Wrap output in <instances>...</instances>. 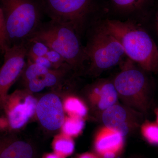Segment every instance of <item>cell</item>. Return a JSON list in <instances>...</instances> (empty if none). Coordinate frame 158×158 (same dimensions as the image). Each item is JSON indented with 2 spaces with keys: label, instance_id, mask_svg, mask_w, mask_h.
I'll return each instance as SVG.
<instances>
[{
  "label": "cell",
  "instance_id": "7c38bea8",
  "mask_svg": "<svg viewBox=\"0 0 158 158\" xmlns=\"http://www.w3.org/2000/svg\"><path fill=\"white\" fill-rule=\"evenodd\" d=\"M34 149L27 142L0 138V158H34Z\"/></svg>",
  "mask_w": 158,
  "mask_h": 158
},
{
  "label": "cell",
  "instance_id": "4316f807",
  "mask_svg": "<svg viewBox=\"0 0 158 158\" xmlns=\"http://www.w3.org/2000/svg\"><path fill=\"white\" fill-rule=\"evenodd\" d=\"M156 116V123L158 124V108L156 109L155 111Z\"/></svg>",
  "mask_w": 158,
  "mask_h": 158
},
{
  "label": "cell",
  "instance_id": "603a6c76",
  "mask_svg": "<svg viewBox=\"0 0 158 158\" xmlns=\"http://www.w3.org/2000/svg\"><path fill=\"white\" fill-rule=\"evenodd\" d=\"M45 57L51 62L54 68H61L65 66L70 67L66 63L62 56L56 51L50 49L46 55Z\"/></svg>",
  "mask_w": 158,
  "mask_h": 158
},
{
  "label": "cell",
  "instance_id": "277c9868",
  "mask_svg": "<svg viewBox=\"0 0 158 158\" xmlns=\"http://www.w3.org/2000/svg\"><path fill=\"white\" fill-rule=\"evenodd\" d=\"M127 58L122 62L121 69L113 83L118 97L125 106L141 113L149 108V86L147 77Z\"/></svg>",
  "mask_w": 158,
  "mask_h": 158
},
{
  "label": "cell",
  "instance_id": "9c48e42d",
  "mask_svg": "<svg viewBox=\"0 0 158 158\" xmlns=\"http://www.w3.org/2000/svg\"><path fill=\"white\" fill-rule=\"evenodd\" d=\"M36 113L43 126L51 131L59 129L65 120L62 102L54 94H48L41 98L37 103Z\"/></svg>",
  "mask_w": 158,
  "mask_h": 158
},
{
  "label": "cell",
  "instance_id": "d6986e66",
  "mask_svg": "<svg viewBox=\"0 0 158 158\" xmlns=\"http://www.w3.org/2000/svg\"><path fill=\"white\" fill-rule=\"evenodd\" d=\"M26 67L25 77L27 81L36 77L47 73L51 69L37 65L29 61Z\"/></svg>",
  "mask_w": 158,
  "mask_h": 158
},
{
  "label": "cell",
  "instance_id": "ffe728a7",
  "mask_svg": "<svg viewBox=\"0 0 158 158\" xmlns=\"http://www.w3.org/2000/svg\"><path fill=\"white\" fill-rule=\"evenodd\" d=\"M28 43L27 55L36 57H44L50 50L47 46L42 42L33 41Z\"/></svg>",
  "mask_w": 158,
  "mask_h": 158
},
{
  "label": "cell",
  "instance_id": "8fae6325",
  "mask_svg": "<svg viewBox=\"0 0 158 158\" xmlns=\"http://www.w3.org/2000/svg\"><path fill=\"white\" fill-rule=\"evenodd\" d=\"M90 98L93 106L102 112L117 103L118 98L113 82L106 80L99 81L92 86Z\"/></svg>",
  "mask_w": 158,
  "mask_h": 158
},
{
  "label": "cell",
  "instance_id": "3957f363",
  "mask_svg": "<svg viewBox=\"0 0 158 158\" xmlns=\"http://www.w3.org/2000/svg\"><path fill=\"white\" fill-rule=\"evenodd\" d=\"M10 47L27 42L42 23L40 0H0Z\"/></svg>",
  "mask_w": 158,
  "mask_h": 158
},
{
  "label": "cell",
  "instance_id": "52a82bcc",
  "mask_svg": "<svg viewBox=\"0 0 158 158\" xmlns=\"http://www.w3.org/2000/svg\"><path fill=\"white\" fill-rule=\"evenodd\" d=\"M29 43L10 47L3 55L4 62L0 68V110L5 106L8 91L24 69Z\"/></svg>",
  "mask_w": 158,
  "mask_h": 158
},
{
  "label": "cell",
  "instance_id": "f1b7e54d",
  "mask_svg": "<svg viewBox=\"0 0 158 158\" xmlns=\"http://www.w3.org/2000/svg\"></svg>",
  "mask_w": 158,
  "mask_h": 158
},
{
  "label": "cell",
  "instance_id": "5bb4252c",
  "mask_svg": "<svg viewBox=\"0 0 158 158\" xmlns=\"http://www.w3.org/2000/svg\"><path fill=\"white\" fill-rule=\"evenodd\" d=\"M60 73L50 69L47 73L41 75L29 81L28 86L32 92H37L43 90L46 87H52L59 81Z\"/></svg>",
  "mask_w": 158,
  "mask_h": 158
},
{
  "label": "cell",
  "instance_id": "cb8c5ba5",
  "mask_svg": "<svg viewBox=\"0 0 158 158\" xmlns=\"http://www.w3.org/2000/svg\"><path fill=\"white\" fill-rule=\"evenodd\" d=\"M27 58L28 61L37 64V65L44 66V67H45L49 69L54 68L52 63L45 56L36 57L31 56V55H27Z\"/></svg>",
  "mask_w": 158,
  "mask_h": 158
},
{
  "label": "cell",
  "instance_id": "ba28073f",
  "mask_svg": "<svg viewBox=\"0 0 158 158\" xmlns=\"http://www.w3.org/2000/svg\"><path fill=\"white\" fill-rule=\"evenodd\" d=\"M141 113L126 106L116 104L102 113V121L106 127L117 131L123 137L139 125L138 115Z\"/></svg>",
  "mask_w": 158,
  "mask_h": 158
},
{
  "label": "cell",
  "instance_id": "d4e9b609",
  "mask_svg": "<svg viewBox=\"0 0 158 158\" xmlns=\"http://www.w3.org/2000/svg\"><path fill=\"white\" fill-rule=\"evenodd\" d=\"M78 158H99V157L94 154L88 152L81 155Z\"/></svg>",
  "mask_w": 158,
  "mask_h": 158
},
{
  "label": "cell",
  "instance_id": "6da1fadb",
  "mask_svg": "<svg viewBox=\"0 0 158 158\" xmlns=\"http://www.w3.org/2000/svg\"><path fill=\"white\" fill-rule=\"evenodd\" d=\"M120 43L128 58L143 70L158 72V48L149 34L129 21L108 19L102 26Z\"/></svg>",
  "mask_w": 158,
  "mask_h": 158
},
{
  "label": "cell",
  "instance_id": "44dd1931",
  "mask_svg": "<svg viewBox=\"0 0 158 158\" xmlns=\"http://www.w3.org/2000/svg\"><path fill=\"white\" fill-rule=\"evenodd\" d=\"M147 0H112L113 4L119 9L131 11L140 8Z\"/></svg>",
  "mask_w": 158,
  "mask_h": 158
},
{
  "label": "cell",
  "instance_id": "e0dca14e",
  "mask_svg": "<svg viewBox=\"0 0 158 158\" xmlns=\"http://www.w3.org/2000/svg\"><path fill=\"white\" fill-rule=\"evenodd\" d=\"M85 127V122L82 118L70 116L64 120L63 131L66 135L76 136L81 133Z\"/></svg>",
  "mask_w": 158,
  "mask_h": 158
},
{
  "label": "cell",
  "instance_id": "7a4b0ae2",
  "mask_svg": "<svg viewBox=\"0 0 158 158\" xmlns=\"http://www.w3.org/2000/svg\"><path fill=\"white\" fill-rule=\"evenodd\" d=\"M33 41L42 42L59 53L71 68H81L87 61L80 35L68 25L52 20L42 23L27 42Z\"/></svg>",
  "mask_w": 158,
  "mask_h": 158
},
{
  "label": "cell",
  "instance_id": "83f0119b",
  "mask_svg": "<svg viewBox=\"0 0 158 158\" xmlns=\"http://www.w3.org/2000/svg\"><path fill=\"white\" fill-rule=\"evenodd\" d=\"M156 28L158 34V15H157V19H156Z\"/></svg>",
  "mask_w": 158,
  "mask_h": 158
},
{
  "label": "cell",
  "instance_id": "4fadbf2b",
  "mask_svg": "<svg viewBox=\"0 0 158 158\" xmlns=\"http://www.w3.org/2000/svg\"><path fill=\"white\" fill-rule=\"evenodd\" d=\"M37 104L36 99L28 96L24 102L11 109L9 113V123L11 127L16 129L23 126L36 111Z\"/></svg>",
  "mask_w": 158,
  "mask_h": 158
},
{
  "label": "cell",
  "instance_id": "9a60e30c",
  "mask_svg": "<svg viewBox=\"0 0 158 158\" xmlns=\"http://www.w3.org/2000/svg\"><path fill=\"white\" fill-rule=\"evenodd\" d=\"M64 107L70 116L82 118L88 113V110L85 105L77 98L72 97L67 99Z\"/></svg>",
  "mask_w": 158,
  "mask_h": 158
},
{
  "label": "cell",
  "instance_id": "30bf717a",
  "mask_svg": "<svg viewBox=\"0 0 158 158\" xmlns=\"http://www.w3.org/2000/svg\"><path fill=\"white\" fill-rule=\"evenodd\" d=\"M94 145L101 158H116L123 149L124 137L117 131L104 126L98 132Z\"/></svg>",
  "mask_w": 158,
  "mask_h": 158
},
{
  "label": "cell",
  "instance_id": "484cf974",
  "mask_svg": "<svg viewBox=\"0 0 158 158\" xmlns=\"http://www.w3.org/2000/svg\"><path fill=\"white\" fill-rule=\"evenodd\" d=\"M43 158H61L59 157V156L57 155L56 154L54 153H49L48 154L45 156H44Z\"/></svg>",
  "mask_w": 158,
  "mask_h": 158
},
{
  "label": "cell",
  "instance_id": "ac0fdd59",
  "mask_svg": "<svg viewBox=\"0 0 158 158\" xmlns=\"http://www.w3.org/2000/svg\"><path fill=\"white\" fill-rule=\"evenodd\" d=\"M141 135L149 144L158 145V124L156 122L145 121L141 127Z\"/></svg>",
  "mask_w": 158,
  "mask_h": 158
},
{
  "label": "cell",
  "instance_id": "7402d4cb",
  "mask_svg": "<svg viewBox=\"0 0 158 158\" xmlns=\"http://www.w3.org/2000/svg\"><path fill=\"white\" fill-rule=\"evenodd\" d=\"M10 47L5 26V20L2 9L0 7V54L4 55Z\"/></svg>",
  "mask_w": 158,
  "mask_h": 158
},
{
  "label": "cell",
  "instance_id": "2e32d148",
  "mask_svg": "<svg viewBox=\"0 0 158 158\" xmlns=\"http://www.w3.org/2000/svg\"><path fill=\"white\" fill-rule=\"evenodd\" d=\"M55 153L61 158H65L71 155L74 150L73 141L69 137H64L58 139L53 145Z\"/></svg>",
  "mask_w": 158,
  "mask_h": 158
},
{
  "label": "cell",
  "instance_id": "5b68a950",
  "mask_svg": "<svg viewBox=\"0 0 158 158\" xmlns=\"http://www.w3.org/2000/svg\"><path fill=\"white\" fill-rule=\"evenodd\" d=\"M85 50L90 70L97 73L121 63L127 56L120 43L102 27L90 37Z\"/></svg>",
  "mask_w": 158,
  "mask_h": 158
},
{
  "label": "cell",
  "instance_id": "8992f818",
  "mask_svg": "<svg viewBox=\"0 0 158 158\" xmlns=\"http://www.w3.org/2000/svg\"><path fill=\"white\" fill-rule=\"evenodd\" d=\"M51 20L71 26L80 35L91 12L93 0H40Z\"/></svg>",
  "mask_w": 158,
  "mask_h": 158
}]
</instances>
